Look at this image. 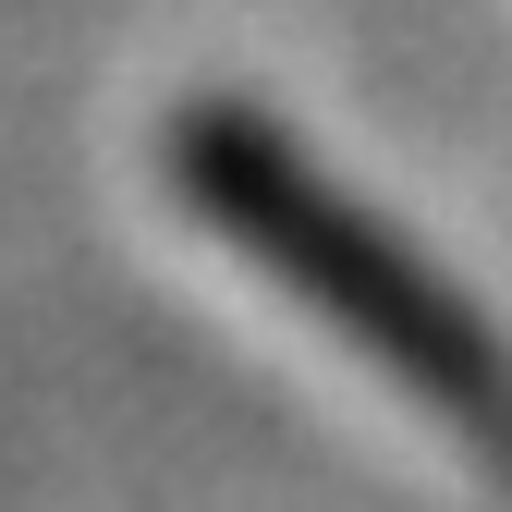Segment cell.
I'll return each mask as SVG.
<instances>
[{"label":"cell","mask_w":512,"mask_h":512,"mask_svg":"<svg viewBox=\"0 0 512 512\" xmlns=\"http://www.w3.org/2000/svg\"><path fill=\"white\" fill-rule=\"evenodd\" d=\"M171 171L281 293H305L378 378H403L452 439H476L512 476V354L378 208H354L342 183L317 171L281 122H256V110H183Z\"/></svg>","instance_id":"cell-1"}]
</instances>
